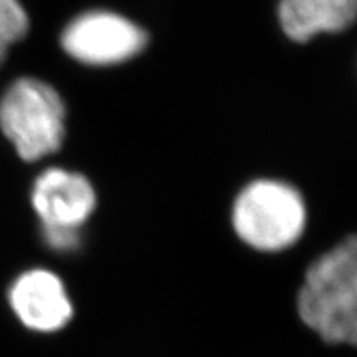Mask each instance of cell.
<instances>
[{
  "mask_svg": "<svg viewBox=\"0 0 357 357\" xmlns=\"http://www.w3.org/2000/svg\"><path fill=\"white\" fill-rule=\"evenodd\" d=\"M15 316L29 329L53 333L65 328L73 316V306L63 281L48 270L25 271L8 291Z\"/></svg>",
  "mask_w": 357,
  "mask_h": 357,
  "instance_id": "8992f818",
  "label": "cell"
},
{
  "mask_svg": "<svg viewBox=\"0 0 357 357\" xmlns=\"http://www.w3.org/2000/svg\"><path fill=\"white\" fill-rule=\"evenodd\" d=\"M147 45V33L119 13L91 10L65 26L61 47L79 63L91 66L118 65L139 55Z\"/></svg>",
  "mask_w": 357,
  "mask_h": 357,
  "instance_id": "277c9868",
  "label": "cell"
},
{
  "mask_svg": "<svg viewBox=\"0 0 357 357\" xmlns=\"http://www.w3.org/2000/svg\"><path fill=\"white\" fill-rule=\"evenodd\" d=\"M43 238L48 247L56 252H73L79 245L78 229H63V227H43Z\"/></svg>",
  "mask_w": 357,
  "mask_h": 357,
  "instance_id": "9c48e42d",
  "label": "cell"
},
{
  "mask_svg": "<svg viewBox=\"0 0 357 357\" xmlns=\"http://www.w3.org/2000/svg\"><path fill=\"white\" fill-rule=\"evenodd\" d=\"M236 235L260 252H280L300 240L306 205L293 185L260 178L240 192L231 211Z\"/></svg>",
  "mask_w": 357,
  "mask_h": 357,
  "instance_id": "3957f363",
  "label": "cell"
},
{
  "mask_svg": "<svg viewBox=\"0 0 357 357\" xmlns=\"http://www.w3.org/2000/svg\"><path fill=\"white\" fill-rule=\"evenodd\" d=\"M32 205L42 227L79 230L95 212L96 194L91 182L82 174L50 167L35 181Z\"/></svg>",
  "mask_w": 357,
  "mask_h": 357,
  "instance_id": "5b68a950",
  "label": "cell"
},
{
  "mask_svg": "<svg viewBox=\"0 0 357 357\" xmlns=\"http://www.w3.org/2000/svg\"><path fill=\"white\" fill-rule=\"evenodd\" d=\"M298 312L329 344H356L357 247L351 236L307 268Z\"/></svg>",
  "mask_w": 357,
  "mask_h": 357,
  "instance_id": "6da1fadb",
  "label": "cell"
},
{
  "mask_svg": "<svg viewBox=\"0 0 357 357\" xmlns=\"http://www.w3.org/2000/svg\"><path fill=\"white\" fill-rule=\"evenodd\" d=\"M29 13L20 0H0V66L8 55L12 45L29 33Z\"/></svg>",
  "mask_w": 357,
  "mask_h": 357,
  "instance_id": "ba28073f",
  "label": "cell"
},
{
  "mask_svg": "<svg viewBox=\"0 0 357 357\" xmlns=\"http://www.w3.org/2000/svg\"><path fill=\"white\" fill-rule=\"evenodd\" d=\"M357 0H280L281 30L298 43L321 33H337L354 24Z\"/></svg>",
  "mask_w": 357,
  "mask_h": 357,
  "instance_id": "52a82bcc",
  "label": "cell"
},
{
  "mask_svg": "<svg viewBox=\"0 0 357 357\" xmlns=\"http://www.w3.org/2000/svg\"><path fill=\"white\" fill-rule=\"evenodd\" d=\"M66 108L52 84L20 78L0 100V129L26 162L56 153L65 139Z\"/></svg>",
  "mask_w": 357,
  "mask_h": 357,
  "instance_id": "7a4b0ae2",
  "label": "cell"
}]
</instances>
